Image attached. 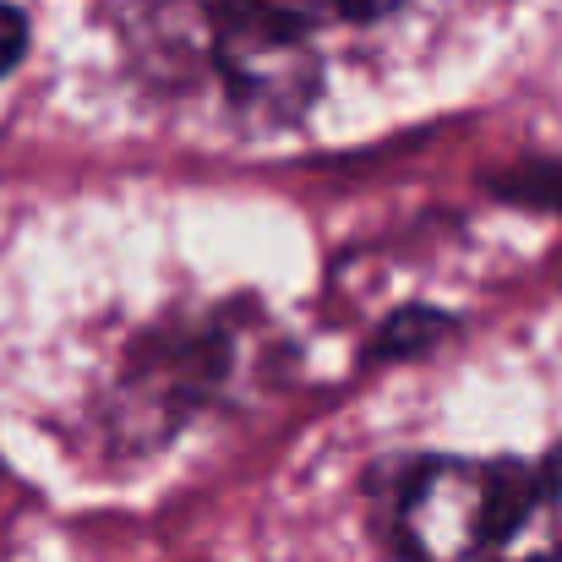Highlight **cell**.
I'll return each instance as SVG.
<instances>
[{
  "label": "cell",
  "instance_id": "5",
  "mask_svg": "<svg viewBox=\"0 0 562 562\" xmlns=\"http://www.w3.org/2000/svg\"><path fill=\"white\" fill-rule=\"evenodd\" d=\"M437 334H442V312L409 306L404 317H393V323L382 328L376 350H382V356H404V350H415V345H426V339H437Z\"/></svg>",
  "mask_w": 562,
  "mask_h": 562
},
{
  "label": "cell",
  "instance_id": "6",
  "mask_svg": "<svg viewBox=\"0 0 562 562\" xmlns=\"http://www.w3.org/2000/svg\"><path fill=\"white\" fill-rule=\"evenodd\" d=\"M22 49H27V16H22V5L0 0V77L22 60Z\"/></svg>",
  "mask_w": 562,
  "mask_h": 562
},
{
  "label": "cell",
  "instance_id": "1",
  "mask_svg": "<svg viewBox=\"0 0 562 562\" xmlns=\"http://www.w3.org/2000/svg\"><path fill=\"white\" fill-rule=\"evenodd\" d=\"M404 0H143V49L176 77H213L257 126L301 121L323 93V33L372 27Z\"/></svg>",
  "mask_w": 562,
  "mask_h": 562
},
{
  "label": "cell",
  "instance_id": "3",
  "mask_svg": "<svg viewBox=\"0 0 562 562\" xmlns=\"http://www.w3.org/2000/svg\"><path fill=\"white\" fill-rule=\"evenodd\" d=\"M251 334H262V317L251 306H207L143 334L110 382L104 404L110 448L121 453L159 448L196 409L218 404L235 387V372L251 361Z\"/></svg>",
  "mask_w": 562,
  "mask_h": 562
},
{
  "label": "cell",
  "instance_id": "4",
  "mask_svg": "<svg viewBox=\"0 0 562 562\" xmlns=\"http://www.w3.org/2000/svg\"><path fill=\"white\" fill-rule=\"evenodd\" d=\"M497 196H508L519 207H552V213H562V159H530V165L497 176Z\"/></svg>",
  "mask_w": 562,
  "mask_h": 562
},
{
  "label": "cell",
  "instance_id": "2",
  "mask_svg": "<svg viewBox=\"0 0 562 562\" xmlns=\"http://www.w3.org/2000/svg\"><path fill=\"white\" fill-rule=\"evenodd\" d=\"M387 541L398 562H562V442L541 459H409Z\"/></svg>",
  "mask_w": 562,
  "mask_h": 562
}]
</instances>
